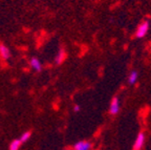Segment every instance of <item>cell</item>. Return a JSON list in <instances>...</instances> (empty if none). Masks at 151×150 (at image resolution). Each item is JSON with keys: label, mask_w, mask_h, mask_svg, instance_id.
Returning <instances> with one entry per match:
<instances>
[{"label": "cell", "mask_w": 151, "mask_h": 150, "mask_svg": "<svg viewBox=\"0 0 151 150\" xmlns=\"http://www.w3.org/2000/svg\"><path fill=\"white\" fill-rule=\"evenodd\" d=\"M148 30H149V23H148V22L146 21V22H143V23H141L139 25V27H137V38H143L147 34Z\"/></svg>", "instance_id": "6da1fadb"}, {"label": "cell", "mask_w": 151, "mask_h": 150, "mask_svg": "<svg viewBox=\"0 0 151 150\" xmlns=\"http://www.w3.org/2000/svg\"><path fill=\"white\" fill-rule=\"evenodd\" d=\"M137 80V71H132L129 76V83L130 84H133V83H135Z\"/></svg>", "instance_id": "30bf717a"}, {"label": "cell", "mask_w": 151, "mask_h": 150, "mask_svg": "<svg viewBox=\"0 0 151 150\" xmlns=\"http://www.w3.org/2000/svg\"><path fill=\"white\" fill-rule=\"evenodd\" d=\"M119 109H120V105H119V99L118 98H113L112 101L110 104V111L111 115H116L119 112Z\"/></svg>", "instance_id": "8992f818"}, {"label": "cell", "mask_w": 151, "mask_h": 150, "mask_svg": "<svg viewBox=\"0 0 151 150\" xmlns=\"http://www.w3.org/2000/svg\"><path fill=\"white\" fill-rule=\"evenodd\" d=\"M91 148V144L87 141H81L73 146L75 150H89Z\"/></svg>", "instance_id": "277c9868"}, {"label": "cell", "mask_w": 151, "mask_h": 150, "mask_svg": "<svg viewBox=\"0 0 151 150\" xmlns=\"http://www.w3.org/2000/svg\"><path fill=\"white\" fill-rule=\"evenodd\" d=\"M64 58H65V54H64L63 50H60L59 53H58V55H57L56 59H55V62H56V64H61L62 62H63Z\"/></svg>", "instance_id": "ba28073f"}, {"label": "cell", "mask_w": 151, "mask_h": 150, "mask_svg": "<svg viewBox=\"0 0 151 150\" xmlns=\"http://www.w3.org/2000/svg\"><path fill=\"white\" fill-rule=\"evenodd\" d=\"M145 143V136L143 132H139L137 138H135L134 145H133V150H141L142 147L144 146Z\"/></svg>", "instance_id": "7a4b0ae2"}, {"label": "cell", "mask_w": 151, "mask_h": 150, "mask_svg": "<svg viewBox=\"0 0 151 150\" xmlns=\"http://www.w3.org/2000/svg\"><path fill=\"white\" fill-rule=\"evenodd\" d=\"M21 142L20 140H14L12 143L9 144V150H19L21 147Z\"/></svg>", "instance_id": "52a82bcc"}, {"label": "cell", "mask_w": 151, "mask_h": 150, "mask_svg": "<svg viewBox=\"0 0 151 150\" xmlns=\"http://www.w3.org/2000/svg\"><path fill=\"white\" fill-rule=\"evenodd\" d=\"M29 64H31V67L33 68L35 71H41V69H42V64H41V62L39 61V59L36 58V57H34V58L31 59Z\"/></svg>", "instance_id": "5b68a950"}, {"label": "cell", "mask_w": 151, "mask_h": 150, "mask_svg": "<svg viewBox=\"0 0 151 150\" xmlns=\"http://www.w3.org/2000/svg\"><path fill=\"white\" fill-rule=\"evenodd\" d=\"M31 136H32V133L29 131H25V132H23V133L21 134V136H20V142L21 143H26V142L31 138Z\"/></svg>", "instance_id": "9c48e42d"}, {"label": "cell", "mask_w": 151, "mask_h": 150, "mask_svg": "<svg viewBox=\"0 0 151 150\" xmlns=\"http://www.w3.org/2000/svg\"><path fill=\"white\" fill-rule=\"evenodd\" d=\"M80 106L79 105H75V107H73V110L76 111V112H79V111H80Z\"/></svg>", "instance_id": "8fae6325"}, {"label": "cell", "mask_w": 151, "mask_h": 150, "mask_svg": "<svg viewBox=\"0 0 151 150\" xmlns=\"http://www.w3.org/2000/svg\"><path fill=\"white\" fill-rule=\"evenodd\" d=\"M0 57L3 60H9L11 58V50L6 45L0 44Z\"/></svg>", "instance_id": "3957f363"}]
</instances>
